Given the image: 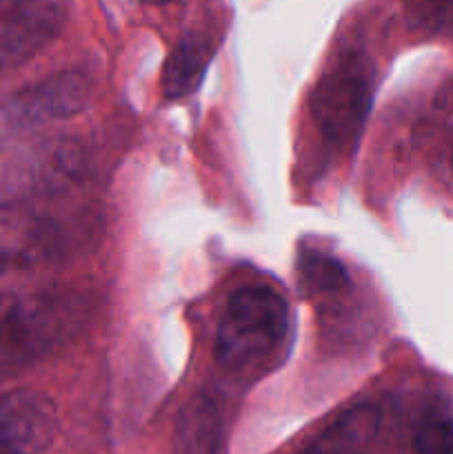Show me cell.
<instances>
[{
  "label": "cell",
  "mask_w": 453,
  "mask_h": 454,
  "mask_svg": "<svg viewBox=\"0 0 453 454\" xmlns=\"http://www.w3.org/2000/svg\"><path fill=\"white\" fill-rule=\"evenodd\" d=\"M413 454H453V402L431 397L411 426Z\"/></svg>",
  "instance_id": "obj_11"
},
{
  "label": "cell",
  "mask_w": 453,
  "mask_h": 454,
  "mask_svg": "<svg viewBox=\"0 0 453 454\" xmlns=\"http://www.w3.org/2000/svg\"><path fill=\"white\" fill-rule=\"evenodd\" d=\"M98 313L84 288L43 286L0 309V377L34 366L74 344Z\"/></svg>",
  "instance_id": "obj_1"
},
{
  "label": "cell",
  "mask_w": 453,
  "mask_h": 454,
  "mask_svg": "<svg viewBox=\"0 0 453 454\" xmlns=\"http://www.w3.org/2000/svg\"><path fill=\"white\" fill-rule=\"evenodd\" d=\"M220 415L207 399H194L180 421L182 454H218L220 450Z\"/></svg>",
  "instance_id": "obj_12"
},
{
  "label": "cell",
  "mask_w": 453,
  "mask_h": 454,
  "mask_svg": "<svg viewBox=\"0 0 453 454\" xmlns=\"http://www.w3.org/2000/svg\"><path fill=\"white\" fill-rule=\"evenodd\" d=\"M373 102V69L358 49H345L320 74L309 111L320 142L331 153H349L362 137Z\"/></svg>",
  "instance_id": "obj_4"
},
{
  "label": "cell",
  "mask_w": 453,
  "mask_h": 454,
  "mask_svg": "<svg viewBox=\"0 0 453 454\" xmlns=\"http://www.w3.org/2000/svg\"><path fill=\"white\" fill-rule=\"evenodd\" d=\"M407 18L422 34L453 40V0H409Z\"/></svg>",
  "instance_id": "obj_14"
},
{
  "label": "cell",
  "mask_w": 453,
  "mask_h": 454,
  "mask_svg": "<svg viewBox=\"0 0 453 454\" xmlns=\"http://www.w3.org/2000/svg\"><path fill=\"white\" fill-rule=\"evenodd\" d=\"M435 173L444 182V186H449L453 191V133L444 142L442 149H440L438 158H435Z\"/></svg>",
  "instance_id": "obj_15"
},
{
  "label": "cell",
  "mask_w": 453,
  "mask_h": 454,
  "mask_svg": "<svg viewBox=\"0 0 453 454\" xmlns=\"http://www.w3.org/2000/svg\"><path fill=\"white\" fill-rule=\"evenodd\" d=\"M380 428V415L371 406H358L333 421L315 442L293 454H369Z\"/></svg>",
  "instance_id": "obj_9"
},
{
  "label": "cell",
  "mask_w": 453,
  "mask_h": 454,
  "mask_svg": "<svg viewBox=\"0 0 453 454\" xmlns=\"http://www.w3.org/2000/svg\"><path fill=\"white\" fill-rule=\"evenodd\" d=\"M58 433L56 406L34 390L0 395V454H43Z\"/></svg>",
  "instance_id": "obj_8"
},
{
  "label": "cell",
  "mask_w": 453,
  "mask_h": 454,
  "mask_svg": "<svg viewBox=\"0 0 453 454\" xmlns=\"http://www.w3.org/2000/svg\"><path fill=\"white\" fill-rule=\"evenodd\" d=\"M60 222L18 202L0 204V309L43 288L40 282L69 253Z\"/></svg>",
  "instance_id": "obj_3"
},
{
  "label": "cell",
  "mask_w": 453,
  "mask_h": 454,
  "mask_svg": "<svg viewBox=\"0 0 453 454\" xmlns=\"http://www.w3.org/2000/svg\"><path fill=\"white\" fill-rule=\"evenodd\" d=\"M287 297L269 284H244L226 300L216 331V362L226 375L256 381L280 366L291 348Z\"/></svg>",
  "instance_id": "obj_2"
},
{
  "label": "cell",
  "mask_w": 453,
  "mask_h": 454,
  "mask_svg": "<svg viewBox=\"0 0 453 454\" xmlns=\"http://www.w3.org/2000/svg\"><path fill=\"white\" fill-rule=\"evenodd\" d=\"M93 82L84 71H58L0 102V137L34 131L78 114L91 98Z\"/></svg>",
  "instance_id": "obj_5"
},
{
  "label": "cell",
  "mask_w": 453,
  "mask_h": 454,
  "mask_svg": "<svg viewBox=\"0 0 453 454\" xmlns=\"http://www.w3.org/2000/svg\"><path fill=\"white\" fill-rule=\"evenodd\" d=\"M213 56V44L203 34H187L169 56L163 71V91L169 100H180L203 82Z\"/></svg>",
  "instance_id": "obj_10"
},
{
  "label": "cell",
  "mask_w": 453,
  "mask_h": 454,
  "mask_svg": "<svg viewBox=\"0 0 453 454\" xmlns=\"http://www.w3.org/2000/svg\"><path fill=\"white\" fill-rule=\"evenodd\" d=\"M142 3H149V4H167V3H173V0H142Z\"/></svg>",
  "instance_id": "obj_16"
},
{
  "label": "cell",
  "mask_w": 453,
  "mask_h": 454,
  "mask_svg": "<svg viewBox=\"0 0 453 454\" xmlns=\"http://www.w3.org/2000/svg\"><path fill=\"white\" fill-rule=\"evenodd\" d=\"M67 16L69 0H0V78L49 47Z\"/></svg>",
  "instance_id": "obj_6"
},
{
  "label": "cell",
  "mask_w": 453,
  "mask_h": 454,
  "mask_svg": "<svg viewBox=\"0 0 453 454\" xmlns=\"http://www.w3.org/2000/svg\"><path fill=\"white\" fill-rule=\"evenodd\" d=\"M89 168V155L76 140L44 145L27 155L7 176L9 189L22 198L60 195L83 180Z\"/></svg>",
  "instance_id": "obj_7"
},
{
  "label": "cell",
  "mask_w": 453,
  "mask_h": 454,
  "mask_svg": "<svg viewBox=\"0 0 453 454\" xmlns=\"http://www.w3.org/2000/svg\"><path fill=\"white\" fill-rule=\"evenodd\" d=\"M298 270H300L302 286L311 295H338L349 291L351 286V275L345 264L315 248L300 253Z\"/></svg>",
  "instance_id": "obj_13"
}]
</instances>
